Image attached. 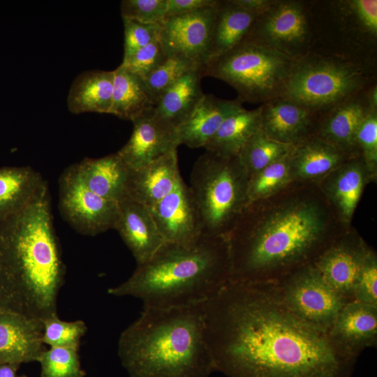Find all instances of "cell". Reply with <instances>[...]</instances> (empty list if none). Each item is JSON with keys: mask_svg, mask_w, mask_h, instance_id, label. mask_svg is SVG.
I'll list each match as a JSON object with an SVG mask.
<instances>
[{"mask_svg": "<svg viewBox=\"0 0 377 377\" xmlns=\"http://www.w3.org/2000/svg\"><path fill=\"white\" fill-rule=\"evenodd\" d=\"M149 209L165 242L190 246L204 237L189 188L183 180Z\"/></svg>", "mask_w": 377, "mask_h": 377, "instance_id": "5bb4252c", "label": "cell"}, {"mask_svg": "<svg viewBox=\"0 0 377 377\" xmlns=\"http://www.w3.org/2000/svg\"><path fill=\"white\" fill-rule=\"evenodd\" d=\"M353 300L377 306V256L369 247L354 288Z\"/></svg>", "mask_w": 377, "mask_h": 377, "instance_id": "ab89813d", "label": "cell"}, {"mask_svg": "<svg viewBox=\"0 0 377 377\" xmlns=\"http://www.w3.org/2000/svg\"><path fill=\"white\" fill-rule=\"evenodd\" d=\"M286 307L311 327L327 332L348 302L323 278L313 264L274 283Z\"/></svg>", "mask_w": 377, "mask_h": 377, "instance_id": "9c48e42d", "label": "cell"}, {"mask_svg": "<svg viewBox=\"0 0 377 377\" xmlns=\"http://www.w3.org/2000/svg\"><path fill=\"white\" fill-rule=\"evenodd\" d=\"M124 29V51L123 59L150 43L160 34V24H146L122 19Z\"/></svg>", "mask_w": 377, "mask_h": 377, "instance_id": "b9f144b4", "label": "cell"}, {"mask_svg": "<svg viewBox=\"0 0 377 377\" xmlns=\"http://www.w3.org/2000/svg\"><path fill=\"white\" fill-rule=\"evenodd\" d=\"M19 364H4L0 365V377H17L16 371Z\"/></svg>", "mask_w": 377, "mask_h": 377, "instance_id": "f6af8a7d", "label": "cell"}, {"mask_svg": "<svg viewBox=\"0 0 377 377\" xmlns=\"http://www.w3.org/2000/svg\"><path fill=\"white\" fill-rule=\"evenodd\" d=\"M115 229L128 246L137 265L149 260L165 242L150 209L128 197L119 203Z\"/></svg>", "mask_w": 377, "mask_h": 377, "instance_id": "e0dca14e", "label": "cell"}, {"mask_svg": "<svg viewBox=\"0 0 377 377\" xmlns=\"http://www.w3.org/2000/svg\"><path fill=\"white\" fill-rule=\"evenodd\" d=\"M342 10L350 22L366 36L376 40L377 36V1L350 0L341 1Z\"/></svg>", "mask_w": 377, "mask_h": 377, "instance_id": "f35d334b", "label": "cell"}, {"mask_svg": "<svg viewBox=\"0 0 377 377\" xmlns=\"http://www.w3.org/2000/svg\"><path fill=\"white\" fill-rule=\"evenodd\" d=\"M217 3L212 6L166 17L163 20L161 24L159 36L167 56H182L203 68Z\"/></svg>", "mask_w": 377, "mask_h": 377, "instance_id": "7c38bea8", "label": "cell"}, {"mask_svg": "<svg viewBox=\"0 0 377 377\" xmlns=\"http://www.w3.org/2000/svg\"><path fill=\"white\" fill-rule=\"evenodd\" d=\"M75 166L83 183L96 194L118 203L126 198L130 168L117 152L98 158H85Z\"/></svg>", "mask_w": 377, "mask_h": 377, "instance_id": "cb8c5ba5", "label": "cell"}, {"mask_svg": "<svg viewBox=\"0 0 377 377\" xmlns=\"http://www.w3.org/2000/svg\"><path fill=\"white\" fill-rule=\"evenodd\" d=\"M366 103L369 110L377 111V87L376 84L369 89Z\"/></svg>", "mask_w": 377, "mask_h": 377, "instance_id": "bcb514c9", "label": "cell"}, {"mask_svg": "<svg viewBox=\"0 0 377 377\" xmlns=\"http://www.w3.org/2000/svg\"><path fill=\"white\" fill-rule=\"evenodd\" d=\"M364 80L361 69L352 63L303 56L297 59L281 97L315 113L355 96Z\"/></svg>", "mask_w": 377, "mask_h": 377, "instance_id": "ba28073f", "label": "cell"}, {"mask_svg": "<svg viewBox=\"0 0 377 377\" xmlns=\"http://www.w3.org/2000/svg\"><path fill=\"white\" fill-rule=\"evenodd\" d=\"M227 236L202 237L193 245L165 242L132 275L108 292L140 299L143 307L173 308L202 304L230 280Z\"/></svg>", "mask_w": 377, "mask_h": 377, "instance_id": "277c9868", "label": "cell"}, {"mask_svg": "<svg viewBox=\"0 0 377 377\" xmlns=\"http://www.w3.org/2000/svg\"><path fill=\"white\" fill-rule=\"evenodd\" d=\"M369 246L359 235L345 231L315 260L324 280L348 302L353 291Z\"/></svg>", "mask_w": 377, "mask_h": 377, "instance_id": "4fadbf2b", "label": "cell"}, {"mask_svg": "<svg viewBox=\"0 0 377 377\" xmlns=\"http://www.w3.org/2000/svg\"><path fill=\"white\" fill-rule=\"evenodd\" d=\"M290 152L249 179L247 205L269 198L292 183L289 168Z\"/></svg>", "mask_w": 377, "mask_h": 377, "instance_id": "d6a6232c", "label": "cell"}, {"mask_svg": "<svg viewBox=\"0 0 377 377\" xmlns=\"http://www.w3.org/2000/svg\"><path fill=\"white\" fill-rule=\"evenodd\" d=\"M0 260L16 284L18 313L38 319L56 313L64 265L55 235L48 188L0 222Z\"/></svg>", "mask_w": 377, "mask_h": 377, "instance_id": "5b68a950", "label": "cell"}, {"mask_svg": "<svg viewBox=\"0 0 377 377\" xmlns=\"http://www.w3.org/2000/svg\"><path fill=\"white\" fill-rule=\"evenodd\" d=\"M239 99L225 100L204 94L188 119L177 129L179 145L203 147L225 119L243 108Z\"/></svg>", "mask_w": 377, "mask_h": 377, "instance_id": "603a6c76", "label": "cell"}, {"mask_svg": "<svg viewBox=\"0 0 377 377\" xmlns=\"http://www.w3.org/2000/svg\"><path fill=\"white\" fill-rule=\"evenodd\" d=\"M59 207L76 230L96 235L114 228L119 204L96 194L83 183L75 164L68 166L59 179Z\"/></svg>", "mask_w": 377, "mask_h": 377, "instance_id": "30bf717a", "label": "cell"}, {"mask_svg": "<svg viewBox=\"0 0 377 377\" xmlns=\"http://www.w3.org/2000/svg\"><path fill=\"white\" fill-rule=\"evenodd\" d=\"M203 310L216 371L228 377H351L357 360L293 314L274 283L229 280Z\"/></svg>", "mask_w": 377, "mask_h": 377, "instance_id": "6da1fadb", "label": "cell"}, {"mask_svg": "<svg viewBox=\"0 0 377 377\" xmlns=\"http://www.w3.org/2000/svg\"><path fill=\"white\" fill-rule=\"evenodd\" d=\"M333 346L343 356L357 360L377 343V306L356 301L346 303L327 332Z\"/></svg>", "mask_w": 377, "mask_h": 377, "instance_id": "2e32d148", "label": "cell"}, {"mask_svg": "<svg viewBox=\"0 0 377 377\" xmlns=\"http://www.w3.org/2000/svg\"><path fill=\"white\" fill-rule=\"evenodd\" d=\"M217 1L216 0H167L165 18L212 6Z\"/></svg>", "mask_w": 377, "mask_h": 377, "instance_id": "7bdbcfd3", "label": "cell"}, {"mask_svg": "<svg viewBox=\"0 0 377 377\" xmlns=\"http://www.w3.org/2000/svg\"><path fill=\"white\" fill-rule=\"evenodd\" d=\"M160 36L140 48L129 57L123 59L121 65L141 79H144L167 58Z\"/></svg>", "mask_w": 377, "mask_h": 377, "instance_id": "8d00e7d4", "label": "cell"}, {"mask_svg": "<svg viewBox=\"0 0 377 377\" xmlns=\"http://www.w3.org/2000/svg\"><path fill=\"white\" fill-rule=\"evenodd\" d=\"M167 0H123L122 19L146 24H161L165 18Z\"/></svg>", "mask_w": 377, "mask_h": 377, "instance_id": "60d3db41", "label": "cell"}, {"mask_svg": "<svg viewBox=\"0 0 377 377\" xmlns=\"http://www.w3.org/2000/svg\"><path fill=\"white\" fill-rule=\"evenodd\" d=\"M260 128L261 106L252 110L243 108L225 119L204 148L221 156H237L248 140Z\"/></svg>", "mask_w": 377, "mask_h": 377, "instance_id": "f546056e", "label": "cell"}, {"mask_svg": "<svg viewBox=\"0 0 377 377\" xmlns=\"http://www.w3.org/2000/svg\"><path fill=\"white\" fill-rule=\"evenodd\" d=\"M113 71H87L78 75L71 85L67 97L73 114H110L112 103Z\"/></svg>", "mask_w": 377, "mask_h": 377, "instance_id": "4316f807", "label": "cell"}, {"mask_svg": "<svg viewBox=\"0 0 377 377\" xmlns=\"http://www.w3.org/2000/svg\"><path fill=\"white\" fill-rule=\"evenodd\" d=\"M261 106V129L271 138L295 145L313 135V114L304 106L279 97Z\"/></svg>", "mask_w": 377, "mask_h": 377, "instance_id": "44dd1931", "label": "cell"}, {"mask_svg": "<svg viewBox=\"0 0 377 377\" xmlns=\"http://www.w3.org/2000/svg\"><path fill=\"white\" fill-rule=\"evenodd\" d=\"M202 68L198 64L179 55L168 56L149 75L142 79L155 104L161 96L188 72Z\"/></svg>", "mask_w": 377, "mask_h": 377, "instance_id": "836d02e7", "label": "cell"}, {"mask_svg": "<svg viewBox=\"0 0 377 377\" xmlns=\"http://www.w3.org/2000/svg\"><path fill=\"white\" fill-rule=\"evenodd\" d=\"M182 180L177 149H174L141 168L130 169L126 197L149 208L172 192Z\"/></svg>", "mask_w": 377, "mask_h": 377, "instance_id": "ac0fdd59", "label": "cell"}, {"mask_svg": "<svg viewBox=\"0 0 377 377\" xmlns=\"http://www.w3.org/2000/svg\"><path fill=\"white\" fill-rule=\"evenodd\" d=\"M202 68L192 70L168 88L152 109L159 119L178 129L191 116L204 96Z\"/></svg>", "mask_w": 377, "mask_h": 377, "instance_id": "484cf974", "label": "cell"}, {"mask_svg": "<svg viewBox=\"0 0 377 377\" xmlns=\"http://www.w3.org/2000/svg\"><path fill=\"white\" fill-rule=\"evenodd\" d=\"M20 377H27V376H20Z\"/></svg>", "mask_w": 377, "mask_h": 377, "instance_id": "7dc6e473", "label": "cell"}, {"mask_svg": "<svg viewBox=\"0 0 377 377\" xmlns=\"http://www.w3.org/2000/svg\"><path fill=\"white\" fill-rule=\"evenodd\" d=\"M374 178L364 160L353 157L326 175L320 188L340 222L352 219L367 183Z\"/></svg>", "mask_w": 377, "mask_h": 377, "instance_id": "d6986e66", "label": "cell"}, {"mask_svg": "<svg viewBox=\"0 0 377 377\" xmlns=\"http://www.w3.org/2000/svg\"><path fill=\"white\" fill-rule=\"evenodd\" d=\"M234 1L257 17L266 13L275 2L273 0H234Z\"/></svg>", "mask_w": 377, "mask_h": 377, "instance_id": "ee69618b", "label": "cell"}, {"mask_svg": "<svg viewBox=\"0 0 377 377\" xmlns=\"http://www.w3.org/2000/svg\"><path fill=\"white\" fill-rule=\"evenodd\" d=\"M41 321L43 325V343L50 347H78L81 338L87 331L84 321L61 320L57 313L41 319Z\"/></svg>", "mask_w": 377, "mask_h": 377, "instance_id": "d590c367", "label": "cell"}, {"mask_svg": "<svg viewBox=\"0 0 377 377\" xmlns=\"http://www.w3.org/2000/svg\"><path fill=\"white\" fill-rule=\"evenodd\" d=\"M293 147L269 138L260 128L245 143L238 157L249 179L265 167L287 156Z\"/></svg>", "mask_w": 377, "mask_h": 377, "instance_id": "1f68e13d", "label": "cell"}, {"mask_svg": "<svg viewBox=\"0 0 377 377\" xmlns=\"http://www.w3.org/2000/svg\"><path fill=\"white\" fill-rule=\"evenodd\" d=\"M368 110L367 103L353 96L330 110L316 135L348 154L358 156L355 135Z\"/></svg>", "mask_w": 377, "mask_h": 377, "instance_id": "f1b7e54d", "label": "cell"}, {"mask_svg": "<svg viewBox=\"0 0 377 377\" xmlns=\"http://www.w3.org/2000/svg\"><path fill=\"white\" fill-rule=\"evenodd\" d=\"M297 59L309 38L305 8L296 1H275L258 16L245 38Z\"/></svg>", "mask_w": 377, "mask_h": 377, "instance_id": "8fae6325", "label": "cell"}, {"mask_svg": "<svg viewBox=\"0 0 377 377\" xmlns=\"http://www.w3.org/2000/svg\"><path fill=\"white\" fill-rule=\"evenodd\" d=\"M47 186L29 166L0 168V222L28 205Z\"/></svg>", "mask_w": 377, "mask_h": 377, "instance_id": "83f0119b", "label": "cell"}, {"mask_svg": "<svg viewBox=\"0 0 377 377\" xmlns=\"http://www.w3.org/2000/svg\"><path fill=\"white\" fill-rule=\"evenodd\" d=\"M112 103L110 114L120 119L133 121L153 108L143 81L120 64L113 71Z\"/></svg>", "mask_w": 377, "mask_h": 377, "instance_id": "4dcf8cb0", "label": "cell"}, {"mask_svg": "<svg viewBox=\"0 0 377 377\" xmlns=\"http://www.w3.org/2000/svg\"><path fill=\"white\" fill-rule=\"evenodd\" d=\"M152 109L132 121L130 138L117 151L131 170L149 163L179 145L177 129L156 117Z\"/></svg>", "mask_w": 377, "mask_h": 377, "instance_id": "9a60e30c", "label": "cell"}, {"mask_svg": "<svg viewBox=\"0 0 377 377\" xmlns=\"http://www.w3.org/2000/svg\"><path fill=\"white\" fill-rule=\"evenodd\" d=\"M40 319L13 312L0 315V365L38 361L45 350Z\"/></svg>", "mask_w": 377, "mask_h": 377, "instance_id": "ffe728a7", "label": "cell"}, {"mask_svg": "<svg viewBox=\"0 0 377 377\" xmlns=\"http://www.w3.org/2000/svg\"><path fill=\"white\" fill-rule=\"evenodd\" d=\"M296 61L244 38L228 52L207 63L202 75L230 84L242 102L265 103L282 96Z\"/></svg>", "mask_w": 377, "mask_h": 377, "instance_id": "52a82bcc", "label": "cell"}, {"mask_svg": "<svg viewBox=\"0 0 377 377\" xmlns=\"http://www.w3.org/2000/svg\"><path fill=\"white\" fill-rule=\"evenodd\" d=\"M248 182L238 156L206 151L198 158L188 188L204 237L228 235L247 205Z\"/></svg>", "mask_w": 377, "mask_h": 377, "instance_id": "8992f818", "label": "cell"}, {"mask_svg": "<svg viewBox=\"0 0 377 377\" xmlns=\"http://www.w3.org/2000/svg\"><path fill=\"white\" fill-rule=\"evenodd\" d=\"M290 184L241 213L227 235L230 280L275 283L313 264L345 232L332 228L338 218L320 186Z\"/></svg>", "mask_w": 377, "mask_h": 377, "instance_id": "7a4b0ae2", "label": "cell"}, {"mask_svg": "<svg viewBox=\"0 0 377 377\" xmlns=\"http://www.w3.org/2000/svg\"><path fill=\"white\" fill-rule=\"evenodd\" d=\"M357 149L368 170L376 177L377 168V111L369 110L361 121L355 135Z\"/></svg>", "mask_w": 377, "mask_h": 377, "instance_id": "74e56055", "label": "cell"}, {"mask_svg": "<svg viewBox=\"0 0 377 377\" xmlns=\"http://www.w3.org/2000/svg\"><path fill=\"white\" fill-rule=\"evenodd\" d=\"M257 17L234 0L218 1L205 65L240 43Z\"/></svg>", "mask_w": 377, "mask_h": 377, "instance_id": "d4e9b609", "label": "cell"}, {"mask_svg": "<svg viewBox=\"0 0 377 377\" xmlns=\"http://www.w3.org/2000/svg\"><path fill=\"white\" fill-rule=\"evenodd\" d=\"M311 135L294 145L289 160L292 182H320L347 160L355 157Z\"/></svg>", "mask_w": 377, "mask_h": 377, "instance_id": "7402d4cb", "label": "cell"}, {"mask_svg": "<svg viewBox=\"0 0 377 377\" xmlns=\"http://www.w3.org/2000/svg\"><path fill=\"white\" fill-rule=\"evenodd\" d=\"M78 347H50L45 350L38 361L40 364V377H84Z\"/></svg>", "mask_w": 377, "mask_h": 377, "instance_id": "e575fe53", "label": "cell"}, {"mask_svg": "<svg viewBox=\"0 0 377 377\" xmlns=\"http://www.w3.org/2000/svg\"><path fill=\"white\" fill-rule=\"evenodd\" d=\"M118 355L129 377H209L216 370L203 303L143 307L120 334Z\"/></svg>", "mask_w": 377, "mask_h": 377, "instance_id": "3957f363", "label": "cell"}]
</instances>
